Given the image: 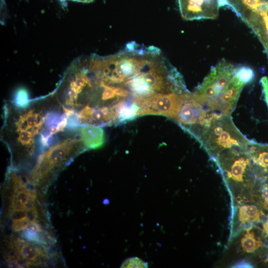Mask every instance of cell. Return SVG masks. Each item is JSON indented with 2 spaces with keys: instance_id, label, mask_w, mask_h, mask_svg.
Listing matches in <instances>:
<instances>
[{
  "instance_id": "5",
  "label": "cell",
  "mask_w": 268,
  "mask_h": 268,
  "mask_svg": "<svg viewBox=\"0 0 268 268\" xmlns=\"http://www.w3.org/2000/svg\"><path fill=\"white\" fill-rule=\"evenodd\" d=\"M178 1L181 16L186 20L214 19L218 16V0Z\"/></svg>"
},
{
  "instance_id": "22",
  "label": "cell",
  "mask_w": 268,
  "mask_h": 268,
  "mask_svg": "<svg viewBox=\"0 0 268 268\" xmlns=\"http://www.w3.org/2000/svg\"><path fill=\"white\" fill-rule=\"evenodd\" d=\"M263 230L266 237H268V215L267 216V218L263 225Z\"/></svg>"
},
{
  "instance_id": "21",
  "label": "cell",
  "mask_w": 268,
  "mask_h": 268,
  "mask_svg": "<svg viewBox=\"0 0 268 268\" xmlns=\"http://www.w3.org/2000/svg\"><path fill=\"white\" fill-rule=\"evenodd\" d=\"M9 267L10 268H23L22 266L19 263L17 260L11 261L9 262Z\"/></svg>"
},
{
  "instance_id": "17",
  "label": "cell",
  "mask_w": 268,
  "mask_h": 268,
  "mask_svg": "<svg viewBox=\"0 0 268 268\" xmlns=\"http://www.w3.org/2000/svg\"><path fill=\"white\" fill-rule=\"evenodd\" d=\"M13 219H19L27 216V210H14L11 211L10 214Z\"/></svg>"
},
{
  "instance_id": "18",
  "label": "cell",
  "mask_w": 268,
  "mask_h": 268,
  "mask_svg": "<svg viewBox=\"0 0 268 268\" xmlns=\"http://www.w3.org/2000/svg\"><path fill=\"white\" fill-rule=\"evenodd\" d=\"M27 216L31 222H35L38 216L37 208L27 210Z\"/></svg>"
},
{
  "instance_id": "14",
  "label": "cell",
  "mask_w": 268,
  "mask_h": 268,
  "mask_svg": "<svg viewBox=\"0 0 268 268\" xmlns=\"http://www.w3.org/2000/svg\"><path fill=\"white\" fill-rule=\"evenodd\" d=\"M260 83L262 87L265 101L268 108V77H263L260 80Z\"/></svg>"
},
{
  "instance_id": "16",
  "label": "cell",
  "mask_w": 268,
  "mask_h": 268,
  "mask_svg": "<svg viewBox=\"0 0 268 268\" xmlns=\"http://www.w3.org/2000/svg\"><path fill=\"white\" fill-rule=\"evenodd\" d=\"M16 196L18 201L22 204L24 205L29 197V192L27 188L18 191Z\"/></svg>"
},
{
  "instance_id": "23",
  "label": "cell",
  "mask_w": 268,
  "mask_h": 268,
  "mask_svg": "<svg viewBox=\"0 0 268 268\" xmlns=\"http://www.w3.org/2000/svg\"><path fill=\"white\" fill-rule=\"evenodd\" d=\"M71 1L84 3H90L93 2L95 0H71Z\"/></svg>"
},
{
  "instance_id": "13",
  "label": "cell",
  "mask_w": 268,
  "mask_h": 268,
  "mask_svg": "<svg viewBox=\"0 0 268 268\" xmlns=\"http://www.w3.org/2000/svg\"><path fill=\"white\" fill-rule=\"evenodd\" d=\"M13 220L12 228L15 231L25 230L31 222L27 216Z\"/></svg>"
},
{
  "instance_id": "2",
  "label": "cell",
  "mask_w": 268,
  "mask_h": 268,
  "mask_svg": "<svg viewBox=\"0 0 268 268\" xmlns=\"http://www.w3.org/2000/svg\"><path fill=\"white\" fill-rule=\"evenodd\" d=\"M197 141L214 159L223 151L246 147L251 142L236 127L231 116L224 115L213 120Z\"/></svg>"
},
{
  "instance_id": "6",
  "label": "cell",
  "mask_w": 268,
  "mask_h": 268,
  "mask_svg": "<svg viewBox=\"0 0 268 268\" xmlns=\"http://www.w3.org/2000/svg\"><path fill=\"white\" fill-rule=\"evenodd\" d=\"M79 131L83 142L88 149H96L101 147L105 142V135L100 127L81 126Z\"/></svg>"
},
{
  "instance_id": "19",
  "label": "cell",
  "mask_w": 268,
  "mask_h": 268,
  "mask_svg": "<svg viewBox=\"0 0 268 268\" xmlns=\"http://www.w3.org/2000/svg\"><path fill=\"white\" fill-rule=\"evenodd\" d=\"M36 198L29 196L28 200L24 204L26 210L36 208Z\"/></svg>"
},
{
  "instance_id": "7",
  "label": "cell",
  "mask_w": 268,
  "mask_h": 268,
  "mask_svg": "<svg viewBox=\"0 0 268 268\" xmlns=\"http://www.w3.org/2000/svg\"><path fill=\"white\" fill-rule=\"evenodd\" d=\"M264 214L254 205H246L239 207L238 217L241 224L260 221Z\"/></svg>"
},
{
  "instance_id": "20",
  "label": "cell",
  "mask_w": 268,
  "mask_h": 268,
  "mask_svg": "<svg viewBox=\"0 0 268 268\" xmlns=\"http://www.w3.org/2000/svg\"><path fill=\"white\" fill-rule=\"evenodd\" d=\"M234 268H252V266L247 262H240L236 264Z\"/></svg>"
},
{
  "instance_id": "3",
  "label": "cell",
  "mask_w": 268,
  "mask_h": 268,
  "mask_svg": "<svg viewBox=\"0 0 268 268\" xmlns=\"http://www.w3.org/2000/svg\"><path fill=\"white\" fill-rule=\"evenodd\" d=\"M219 115L206 108L194 93L188 91L182 95L179 110L173 120L197 140L204 129Z\"/></svg>"
},
{
  "instance_id": "11",
  "label": "cell",
  "mask_w": 268,
  "mask_h": 268,
  "mask_svg": "<svg viewBox=\"0 0 268 268\" xmlns=\"http://www.w3.org/2000/svg\"><path fill=\"white\" fill-rule=\"evenodd\" d=\"M14 107L19 109H24L28 108L31 103L27 92L24 90L18 91L14 99Z\"/></svg>"
},
{
  "instance_id": "4",
  "label": "cell",
  "mask_w": 268,
  "mask_h": 268,
  "mask_svg": "<svg viewBox=\"0 0 268 268\" xmlns=\"http://www.w3.org/2000/svg\"><path fill=\"white\" fill-rule=\"evenodd\" d=\"M87 150L79 132L75 138L58 142L40 156L32 174L33 179L38 180L44 178L55 166L66 161L71 154L76 151Z\"/></svg>"
},
{
  "instance_id": "10",
  "label": "cell",
  "mask_w": 268,
  "mask_h": 268,
  "mask_svg": "<svg viewBox=\"0 0 268 268\" xmlns=\"http://www.w3.org/2000/svg\"><path fill=\"white\" fill-rule=\"evenodd\" d=\"M236 74L241 81L245 85L252 82L255 78L254 70L246 66H237Z\"/></svg>"
},
{
  "instance_id": "15",
  "label": "cell",
  "mask_w": 268,
  "mask_h": 268,
  "mask_svg": "<svg viewBox=\"0 0 268 268\" xmlns=\"http://www.w3.org/2000/svg\"><path fill=\"white\" fill-rule=\"evenodd\" d=\"M261 190L262 198L264 201V207L265 209H268V183L263 184Z\"/></svg>"
},
{
  "instance_id": "12",
  "label": "cell",
  "mask_w": 268,
  "mask_h": 268,
  "mask_svg": "<svg viewBox=\"0 0 268 268\" xmlns=\"http://www.w3.org/2000/svg\"><path fill=\"white\" fill-rule=\"evenodd\" d=\"M148 264L141 259L135 257L127 259L122 264V268H145Z\"/></svg>"
},
{
  "instance_id": "8",
  "label": "cell",
  "mask_w": 268,
  "mask_h": 268,
  "mask_svg": "<svg viewBox=\"0 0 268 268\" xmlns=\"http://www.w3.org/2000/svg\"><path fill=\"white\" fill-rule=\"evenodd\" d=\"M242 250L246 253H253L263 245V242L257 239L255 234L251 228L246 230L240 241Z\"/></svg>"
},
{
  "instance_id": "1",
  "label": "cell",
  "mask_w": 268,
  "mask_h": 268,
  "mask_svg": "<svg viewBox=\"0 0 268 268\" xmlns=\"http://www.w3.org/2000/svg\"><path fill=\"white\" fill-rule=\"evenodd\" d=\"M237 67L224 59L213 67L194 93L199 102L215 113L231 115L245 85Z\"/></svg>"
},
{
  "instance_id": "9",
  "label": "cell",
  "mask_w": 268,
  "mask_h": 268,
  "mask_svg": "<svg viewBox=\"0 0 268 268\" xmlns=\"http://www.w3.org/2000/svg\"><path fill=\"white\" fill-rule=\"evenodd\" d=\"M20 253L23 258L33 262L37 261L39 256H43L44 254L40 248L25 242L22 244Z\"/></svg>"
}]
</instances>
